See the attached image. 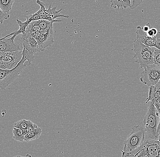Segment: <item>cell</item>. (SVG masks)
<instances>
[{"mask_svg": "<svg viewBox=\"0 0 160 157\" xmlns=\"http://www.w3.org/2000/svg\"><path fill=\"white\" fill-rule=\"evenodd\" d=\"M34 59V53L23 47L22 59L14 68L12 69L0 68V89L5 90L17 79L25 67L30 66Z\"/></svg>", "mask_w": 160, "mask_h": 157, "instance_id": "cell-1", "label": "cell"}, {"mask_svg": "<svg viewBox=\"0 0 160 157\" xmlns=\"http://www.w3.org/2000/svg\"><path fill=\"white\" fill-rule=\"evenodd\" d=\"M159 122V114L154 103L149 101L148 111L145 115L143 123L145 133L148 140H158L159 134L158 127Z\"/></svg>", "mask_w": 160, "mask_h": 157, "instance_id": "cell-2", "label": "cell"}, {"mask_svg": "<svg viewBox=\"0 0 160 157\" xmlns=\"http://www.w3.org/2000/svg\"><path fill=\"white\" fill-rule=\"evenodd\" d=\"M144 128L140 125H137L132 128V131L128 136L124 143V148L122 157H130L132 153L139 148L145 141Z\"/></svg>", "mask_w": 160, "mask_h": 157, "instance_id": "cell-3", "label": "cell"}, {"mask_svg": "<svg viewBox=\"0 0 160 157\" xmlns=\"http://www.w3.org/2000/svg\"><path fill=\"white\" fill-rule=\"evenodd\" d=\"M133 58L135 62L138 63L140 68H144L154 64V52L156 48L145 45L140 41L135 39L133 42Z\"/></svg>", "mask_w": 160, "mask_h": 157, "instance_id": "cell-4", "label": "cell"}, {"mask_svg": "<svg viewBox=\"0 0 160 157\" xmlns=\"http://www.w3.org/2000/svg\"><path fill=\"white\" fill-rule=\"evenodd\" d=\"M160 157V142L158 140H145L142 145L131 154L130 157Z\"/></svg>", "mask_w": 160, "mask_h": 157, "instance_id": "cell-5", "label": "cell"}, {"mask_svg": "<svg viewBox=\"0 0 160 157\" xmlns=\"http://www.w3.org/2000/svg\"><path fill=\"white\" fill-rule=\"evenodd\" d=\"M144 69L141 73V82L149 87L157 84L160 79V66L153 64Z\"/></svg>", "mask_w": 160, "mask_h": 157, "instance_id": "cell-6", "label": "cell"}, {"mask_svg": "<svg viewBox=\"0 0 160 157\" xmlns=\"http://www.w3.org/2000/svg\"><path fill=\"white\" fill-rule=\"evenodd\" d=\"M22 51L0 52V68L12 69L21 61Z\"/></svg>", "mask_w": 160, "mask_h": 157, "instance_id": "cell-7", "label": "cell"}, {"mask_svg": "<svg viewBox=\"0 0 160 157\" xmlns=\"http://www.w3.org/2000/svg\"><path fill=\"white\" fill-rule=\"evenodd\" d=\"M37 3L40 5V9L38 12L37 13L40 16L41 19L47 20L49 21H54L57 18L64 17L68 18L69 17L68 16L61 14L60 12L62 11V9L57 11L56 10L57 7L52 8V4L47 9L45 7L46 4L40 0H37Z\"/></svg>", "mask_w": 160, "mask_h": 157, "instance_id": "cell-8", "label": "cell"}, {"mask_svg": "<svg viewBox=\"0 0 160 157\" xmlns=\"http://www.w3.org/2000/svg\"><path fill=\"white\" fill-rule=\"evenodd\" d=\"M20 35H21L19 40L26 49L32 52L34 54L40 52L38 41L32 36L31 33L25 31Z\"/></svg>", "mask_w": 160, "mask_h": 157, "instance_id": "cell-9", "label": "cell"}, {"mask_svg": "<svg viewBox=\"0 0 160 157\" xmlns=\"http://www.w3.org/2000/svg\"><path fill=\"white\" fill-rule=\"evenodd\" d=\"M40 52L43 51L46 48L50 46L54 43V31L53 26L50 28L47 34L41 35L38 40Z\"/></svg>", "mask_w": 160, "mask_h": 157, "instance_id": "cell-10", "label": "cell"}, {"mask_svg": "<svg viewBox=\"0 0 160 157\" xmlns=\"http://www.w3.org/2000/svg\"><path fill=\"white\" fill-rule=\"evenodd\" d=\"M137 34V39L141 42L150 47H155L157 45L156 44V36H150L147 34V32L144 31L142 27L140 26L137 27L136 31Z\"/></svg>", "mask_w": 160, "mask_h": 157, "instance_id": "cell-11", "label": "cell"}, {"mask_svg": "<svg viewBox=\"0 0 160 157\" xmlns=\"http://www.w3.org/2000/svg\"><path fill=\"white\" fill-rule=\"evenodd\" d=\"M2 39V34L0 33V52L17 51L21 50L19 45L10 39Z\"/></svg>", "mask_w": 160, "mask_h": 157, "instance_id": "cell-12", "label": "cell"}, {"mask_svg": "<svg viewBox=\"0 0 160 157\" xmlns=\"http://www.w3.org/2000/svg\"><path fill=\"white\" fill-rule=\"evenodd\" d=\"M42 133V130L41 128L38 127L33 131L27 133L25 136V141L28 142L34 141L39 138Z\"/></svg>", "mask_w": 160, "mask_h": 157, "instance_id": "cell-13", "label": "cell"}, {"mask_svg": "<svg viewBox=\"0 0 160 157\" xmlns=\"http://www.w3.org/2000/svg\"><path fill=\"white\" fill-rule=\"evenodd\" d=\"M111 7L114 8L126 9L131 6L130 0H111Z\"/></svg>", "mask_w": 160, "mask_h": 157, "instance_id": "cell-14", "label": "cell"}, {"mask_svg": "<svg viewBox=\"0 0 160 157\" xmlns=\"http://www.w3.org/2000/svg\"><path fill=\"white\" fill-rule=\"evenodd\" d=\"M15 0H0V8L6 13L11 11Z\"/></svg>", "mask_w": 160, "mask_h": 157, "instance_id": "cell-15", "label": "cell"}, {"mask_svg": "<svg viewBox=\"0 0 160 157\" xmlns=\"http://www.w3.org/2000/svg\"><path fill=\"white\" fill-rule=\"evenodd\" d=\"M13 138L16 141L23 142L25 141V136L26 133L24 130L20 128L14 127L12 131Z\"/></svg>", "mask_w": 160, "mask_h": 157, "instance_id": "cell-16", "label": "cell"}, {"mask_svg": "<svg viewBox=\"0 0 160 157\" xmlns=\"http://www.w3.org/2000/svg\"><path fill=\"white\" fill-rule=\"evenodd\" d=\"M61 20L49 21L45 19L39 20V25L41 29H49L51 27L53 26V24L55 22H60Z\"/></svg>", "mask_w": 160, "mask_h": 157, "instance_id": "cell-17", "label": "cell"}, {"mask_svg": "<svg viewBox=\"0 0 160 157\" xmlns=\"http://www.w3.org/2000/svg\"><path fill=\"white\" fill-rule=\"evenodd\" d=\"M41 29L39 25V20L34 21L31 22L28 25L26 28V31L30 33L35 32L39 31Z\"/></svg>", "mask_w": 160, "mask_h": 157, "instance_id": "cell-18", "label": "cell"}, {"mask_svg": "<svg viewBox=\"0 0 160 157\" xmlns=\"http://www.w3.org/2000/svg\"><path fill=\"white\" fill-rule=\"evenodd\" d=\"M32 122V121H30V120L23 119V120H20V121L15 123L14 124V127L20 128V129L25 130L27 127L29 126Z\"/></svg>", "mask_w": 160, "mask_h": 157, "instance_id": "cell-19", "label": "cell"}, {"mask_svg": "<svg viewBox=\"0 0 160 157\" xmlns=\"http://www.w3.org/2000/svg\"><path fill=\"white\" fill-rule=\"evenodd\" d=\"M154 64L160 66V50L155 48L154 52Z\"/></svg>", "mask_w": 160, "mask_h": 157, "instance_id": "cell-20", "label": "cell"}, {"mask_svg": "<svg viewBox=\"0 0 160 157\" xmlns=\"http://www.w3.org/2000/svg\"><path fill=\"white\" fill-rule=\"evenodd\" d=\"M155 90H156V88L154 86H150L149 87V96L147 98V101L145 102L146 104L148 103L149 101H153V96Z\"/></svg>", "mask_w": 160, "mask_h": 157, "instance_id": "cell-21", "label": "cell"}, {"mask_svg": "<svg viewBox=\"0 0 160 157\" xmlns=\"http://www.w3.org/2000/svg\"><path fill=\"white\" fill-rule=\"evenodd\" d=\"M143 1V0H130L131 6H130V8L131 9H135L142 3Z\"/></svg>", "mask_w": 160, "mask_h": 157, "instance_id": "cell-22", "label": "cell"}, {"mask_svg": "<svg viewBox=\"0 0 160 157\" xmlns=\"http://www.w3.org/2000/svg\"><path fill=\"white\" fill-rule=\"evenodd\" d=\"M10 15L9 14L4 12L0 8V23L1 24H2L5 20L8 19Z\"/></svg>", "mask_w": 160, "mask_h": 157, "instance_id": "cell-23", "label": "cell"}, {"mask_svg": "<svg viewBox=\"0 0 160 157\" xmlns=\"http://www.w3.org/2000/svg\"><path fill=\"white\" fill-rule=\"evenodd\" d=\"M38 127L36 124L34 123L33 122H32V123L30 124L29 126H28L26 129L24 130L25 133H29V132H32V131L34 130L36 128H38Z\"/></svg>", "mask_w": 160, "mask_h": 157, "instance_id": "cell-24", "label": "cell"}, {"mask_svg": "<svg viewBox=\"0 0 160 157\" xmlns=\"http://www.w3.org/2000/svg\"><path fill=\"white\" fill-rule=\"evenodd\" d=\"M146 32H147V34L150 36H155L158 34V31L157 30V29L153 28L150 29Z\"/></svg>", "mask_w": 160, "mask_h": 157, "instance_id": "cell-25", "label": "cell"}, {"mask_svg": "<svg viewBox=\"0 0 160 157\" xmlns=\"http://www.w3.org/2000/svg\"><path fill=\"white\" fill-rule=\"evenodd\" d=\"M156 40L157 45L155 48L160 50V32L159 31H158V34L156 35Z\"/></svg>", "mask_w": 160, "mask_h": 157, "instance_id": "cell-26", "label": "cell"}, {"mask_svg": "<svg viewBox=\"0 0 160 157\" xmlns=\"http://www.w3.org/2000/svg\"><path fill=\"white\" fill-rule=\"evenodd\" d=\"M155 88H156V90H155L154 94L153 101L152 102H153L155 100H157V99L160 98V89H157L156 87H155Z\"/></svg>", "mask_w": 160, "mask_h": 157, "instance_id": "cell-27", "label": "cell"}, {"mask_svg": "<svg viewBox=\"0 0 160 157\" xmlns=\"http://www.w3.org/2000/svg\"><path fill=\"white\" fill-rule=\"evenodd\" d=\"M153 103H154V105H155V107L157 109L160 108V98L157 99V100H155L153 102Z\"/></svg>", "mask_w": 160, "mask_h": 157, "instance_id": "cell-28", "label": "cell"}, {"mask_svg": "<svg viewBox=\"0 0 160 157\" xmlns=\"http://www.w3.org/2000/svg\"><path fill=\"white\" fill-rule=\"evenodd\" d=\"M151 28V26L149 23H148L146 25L142 27V29L145 32L148 31Z\"/></svg>", "mask_w": 160, "mask_h": 157, "instance_id": "cell-29", "label": "cell"}, {"mask_svg": "<svg viewBox=\"0 0 160 157\" xmlns=\"http://www.w3.org/2000/svg\"><path fill=\"white\" fill-rule=\"evenodd\" d=\"M158 112H159V122L158 126V132L159 134L160 133V108H158Z\"/></svg>", "mask_w": 160, "mask_h": 157, "instance_id": "cell-30", "label": "cell"}, {"mask_svg": "<svg viewBox=\"0 0 160 157\" xmlns=\"http://www.w3.org/2000/svg\"><path fill=\"white\" fill-rule=\"evenodd\" d=\"M158 141H159L160 142V134H159V135L158 139Z\"/></svg>", "mask_w": 160, "mask_h": 157, "instance_id": "cell-31", "label": "cell"}, {"mask_svg": "<svg viewBox=\"0 0 160 157\" xmlns=\"http://www.w3.org/2000/svg\"><path fill=\"white\" fill-rule=\"evenodd\" d=\"M159 81H160V79Z\"/></svg>", "mask_w": 160, "mask_h": 157, "instance_id": "cell-32", "label": "cell"}]
</instances>
